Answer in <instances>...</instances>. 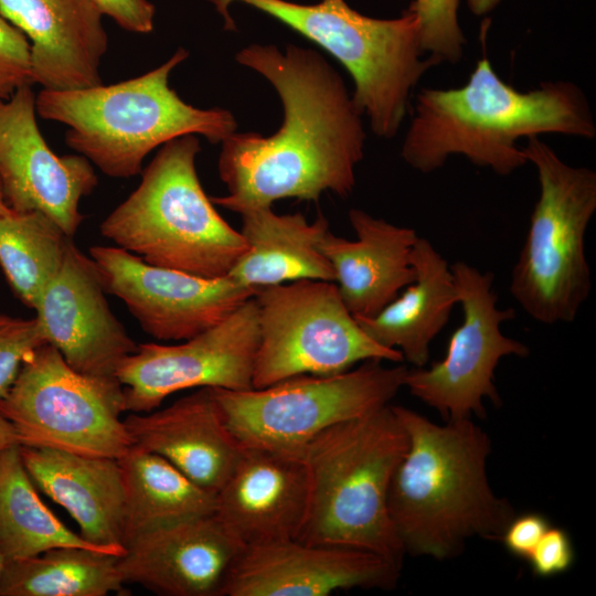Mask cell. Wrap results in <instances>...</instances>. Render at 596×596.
I'll return each mask as SVG.
<instances>
[{"label": "cell", "instance_id": "obj_1", "mask_svg": "<svg viewBox=\"0 0 596 596\" xmlns=\"http://www.w3.org/2000/svg\"><path fill=\"white\" fill-rule=\"evenodd\" d=\"M276 89L284 120L270 136L233 132L222 142L217 170L228 193L211 198L232 212L272 206L294 198H341L355 185L364 156L362 111L340 74L312 49L252 44L235 56Z\"/></svg>", "mask_w": 596, "mask_h": 596}, {"label": "cell", "instance_id": "obj_2", "mask_svg": "<svg viewBox=\"0 0 596 596\" xmlns=\"http://www.w3.org/2000/svg\"><path fill=\"white\" fill-rule=\"evenodd\" d=\"M544 134L594 139L589 102L572 82H544L521 92L502 81L487 55L457 88H423L401 156L429 173L459 155L472 164L509 175L528 163L518 140Z\"/></svg>", "mask_w": 596, "mask_h": 596}, {"label": "cell", "instance_id": "obj_3", "mask_svg": "<svg viewBox=\"0 0 596 596\" xmlns=\"http://www.w3.org/2000/svg\"><path fill=\"white\" fill-rule=\"evenodd\" d=\"M408 446L387 494L389 515L405 554L458 556L469 539H501L514 517L487 476L488 434L471 418L433 423L392 406Z\"/></svg>", "mask_w": 596, "mask_h": 596}, {"label": "cell", "instance_id": "obj_4", "mask_svg": "<svg viewBox=\"0 0 596 596\" xmlns=\"http://www.w3.org/2000/svg\"><path fill=\"white\" fill-rule=\"evenodd\" d=\"M189 56L180 47L160 66L115 84L36 95V114L65 125V142L104 174L127 179L142 172L157 147L184 135L221 143L236 131L233 114L185 103L169 86L171 72Z\"/></svg>", "mask_w": 596, "mask_h": 596}, {"label": "cell", "instance_id": "obj_5", "mask_svg": "<svg viewBox=\"0 0 596 596\" xmlns=\"http://www.w3.org/2000/svg\"><path fill=\"white\" fill-rule=\"evenodd\" d=\"M407 446L390 404L312 438L302 450L309 501L297 540L371 551L402 567L405 551L389 515L387 494Z\"/></svg>", "mask_w": 596, "mask_h": 596}, {"label": "cell", "instance_id": "obj_6", "mask_svg": "<svg viewBox=\"0 0 596 596\" xmlns=\"http://www.w3.org/2000/svg\"><path fill=\"white\" fill-rule=\"evenodd\" d=\"M196 135L161 146L139 185L100 223V234L148 264L215 279L246 251L199 180Z\"/></svg>", "mask_w": 596, "mask_h": 596}, {"label": "cell", "instance_id": "obj_7", "mask_svg": "<svg viewBox=\"0 0 596 596\" xmlns=\"http://www.w3.org/2000/svg\"><path fill=\"white\" fill-rule=\"evenodd\" d=\"M209 1L223 17L226 30H236L228 7L238 1L269 14L331 54L352 77V97L380 138L396 136L414 88L429 68L440 64L432 56L422 58L421 20L409 8L395 19H375L344 0L307 6L286 0Z\"/></svg>", "mask_w": 596, "mask_h": 596}, {"label": "cell", "instance_id": "obj_8", "mask_svg": "<svg viewBox=\"0 0 596 596\" xmlns=\"http://www.w3.org/2000/svg\"><path fill=\"white\" fill-rule=\"evenodd\" d=\"M522 150L540 193L509 289L534 320L572 322L592 289L585 234L596 211V172L567 164L539 136Z\"/></svg>", "mask_w": 596, "mask_h": 596}, {"label": "cell", "instance_id": "obj_9", "mask_svg": "<svg viewBox=\"0 0 596 596\" xmlns=\"http://www.w3.org/2000/svg\"><path fill=\"white\" fill-rule=\"evenodd\" d=\"M407 371L369 360L342 373L297 375L263 389H212L226 427L243 448L302 455L324 429L389 405Z\"/></svg>", "mask_w": 596, "mask_h": 596}, {"label": "cell", "instance_id": "obj_10", "mask_svg": "<svg viewBox=\"0 0 596 596\" xmlns=\"http://www.w3.org/2000/svg\"><path fill=\"white\" fill-rule=\"evenodd\" d=\"M0 411L20 446L116 459L132 446L119 381L73 370L49 343L24 359Z\"/></svg>", "mask_w": 596, "mask_h": 596}, {"label": "cell", "instance_id": "obj_11", "mask_svg": "<svg viewBox=\"0 0 596 596\" xmlns=\"http://www.w3.org/2000/svg\"><path fill=\"white\" fill-rule=\"evenodd\" d=\"M258 343L252 386L304 375H332L369 360L402 362L372 340L343 304L334 281L300 279L259 287Z\"/></svg>", "mask_w": 596, "mask_h": 596}, {"label": "cell", "instance_id": "obj_12", "mask_svg": "<svg viewBox=\"0 0 596 596\" xmlns=\"http://www.w3.org/2000/svg\"><path fill=\"white\" fill-rule=\"evenodd\" d=\"M464 320L453 332L446 355L428 369L408 370L404 386L435 408L446 421L485 417L483 398L496 405L501 398L494 371L503 356H528L529 348L504 336L500 324L515 317L513 308H498L493 273L465 263L450 265Z\"/></svg>", "mask_w": 596, "mask_h": 596}, {"label": "cell", "instance_id": "obj_13", "mask_svg": "<svg viewBox=\"0 0 596 596\" xmlns=\"http://www.w3.org/2000/svg\"><path fill=\"white\" fill-rule=\"evenodd\" d=\"M258 343V306L249 298L225 319L177 344L138 343L116 377L124 387L125 409L147 413L187 389H253Z\"/></svg>", "mask_w": 596, "mask_h": 596}, {"label": "cell", "instance_id": "obj_14", "mask_svg": "<svg viewBox=\"0 0 596 596\" xmlns=\"http://www.w3.org/2000/svg\"><path fill=\"white\" fill-rule=\"evenodd\" d=\"M88 255L106 292L159 341H183L207 330L257 290L230 276L209 279L155 266L116 245L91 246Z\"/></svg>", "mask_w": 596, "mask_h": 596}, {"label": "cell", "instance_id": "obj_15", "mask_svg": "<svg viewBox=\"0 0 596 596\" xmlns=\"http://www.w3.org/2000/svg\"><path fill=\"white\" fill-rule=\"evenodd\" d=\"M35 100L32 85L0 100V184L12 211L42 212L73 238L84 220L79 202L98 178L85 157L52 151L38 126Z\"/></svg>", "mask_w": 596, "mask_h": 596}, {"label": "cell", "instance_id": "obj_16", "mask_svg": "<svg viewBox=\"0 0 596 596\" xmlns=\"http://www.w3.org/2000/svg\"><path fill=\"white\" fill-rule=\"evenodd\" d=\"M400 570L371 551L289 539L244 546L221 596H327L351 588L392 589Z\"/></svg>", "mask_w": 596, "mask_h": 596}, {"label": "cell", "instance_id": "obj_17", "mask_svg": "<svg viewBox=\"0 0 596 596\" xmlns=\"http://www.w3.org/2000/svg\"><path fill=\"white\" fill-rule=\"evenodd\" d=\"M98 269L72 242L63 266L43 291L34 311L45 343L75 371L117 379L138 343L111 311Z\"/></svg>", "mask_w": 596, "mask_h": 596}, {"label": "cell", "instance_id": "obj_18", "mask_svg": "<svg viewBox=\"0 0 596 596\" xmlns=\"http://www.w3.org/2000/svg\"><path fill=\"white\" fill-rule=\"evenodd\" d=\"M244 545L215 513L140 533L125 545L118 571L125 584L161 596H221Z\"/></svg>", "mask_w": 596, "mask_h": 596}, {"label": "cell", "instance_id": "obj_19", "mask_svg": "<svg viewBox=\"0 0 596 596\" xmlns=\"http://www.w3.org/2000/svg\"><path fill=\"white\" fill-rule=\"evenodd\" d=\"M215 500V515L244 546L297 539L309 501L302 455L244 448Z\"/></svg>", "mask_w": 596, "mask_h": 596}, {"label": "cell", "instance_id": "obj_20", "mask_svg": "<svg viewBox=\"0 0 596 596\" xmlns=\"http://www.w3.org/2000/svg\"><path fill=\"white\" fill-rule=\"evenodd\" d=\"M0 13L30 43L33 84L50 91L102 84L108 38L92 0H0Z\"/></svg>", "mask_w": 596, "mask_h": 596}, {"label": "cell", "instance_id": "obj_21", "mask_svg": "<svg viewBox=\"0 0 596 596\" xmlns=\"http://www.w3.org/2000/svg\"><path fill=\"white\" fill-rule=\"evenodd\" d=\"M132 446L157 454L201 488L216 494L244 448L226 427L212 387L171 405L124 419Z\"/></svg>", "mask_w": 596, "mask_h": 596}, {"label": "cell", "instance_id": "obj_22", "mask_svg": "<svg viewBox=\"0 0 596 596\" xmlns=\"http://www.w3.org/2000/svg\"><path fill=\"white\" fill-rule=\"evenodd\" d=\"M34 485L76 521L89 544L125 552V488L118 459L20 446Z\"/></svg>", "mask_w": 596, "mask_h": 596}, {"label": "cell", "instance_id": "obj_23", "mask_svg": "<svg viewBox=\"0 0 596 596\" xmlns=\"http://www.w3.org/2000/svg\"><path fill=\"white\" fill-rule=\"evenodd\" d=\"M356 240L329 231L319 248L334 272L340 297L353 317H373L415 279L411 252L414 228L394 225L360 209L349 211Z\"/></svg>", "mask_w": 596, "mask_h": 596}, {"label": "cell", "instance_id": "obj_24", "mask_svg": "<svg viewBox=\"0 0 596 596\" xmlns=\"http://www.w3.org/2000/svg\"><path fill=\"white\" fill-rule=\"evenodd\" d=\"M415 279L405 291L373 317H354L376 343L398 350L415 368L425 366L429 345L447 324L458 304L454 275L448 262L424 237L411 252Z\"/></svg>", "mask_w": 596, "mask_h": 596}, {"label": "cell", "instance_id": "obj_25", "mask_svg": "<svg viewBox=\"0 0 596 596\" xmlns=\"http://www.w3.org/2000/svg\"><path fill=\"white\" fill-rule=\"evenodd\" d=\"M240 214V232L247 248L227 276L252 288L300 279L334 281L332 266L319 248L329 231L328 220L321 213L311 223L300 212L277 214L272 206Z\"/></svg>", "mask_w": 596, "mask_h": 596}, {"label": "cell", "instance_id": "obj_26", "mask_svg": "<svg viewBox=\"0 0 596 596\" xmlns=\"http://www.w3.org/2000/svg\"><path fill=\"white\" fill-rule=\"evenodd\" d=\"M118 462L125 488V545L158 526L215 512V494L163 457L131 446Z\"/></svg>", "mask_w": 596, "mask_h": 596}, {"label": "cell", "instance_id": "obj_27", "mask_svg": "<svg viewBox=\"0 0 596 596\" xmlns=\"http://www.w3.org/2000/svg\"><path fill=\"white\" fill-rule=\"evenodd\" d=\"M120 555L78 546L4 560L0 596H106L123 594Z\"/></svg>", "mask_w": 596, "mask_h": 596}, {"label": "cell", "instance_id": "obj_28", "mask_svg": "<svg viewBox=\"0 0 596 596\" xmlns=\"http://www.w3.org/2000/svg\"><path fill=\"white\" fill-rule=\"evenodd\" d=\"M60 546L104 551L65 526L42 502L23 465L20 445L2 450L0 453V552L3 558L31 557Z\"/></svg>", "mask_w": 596, "mask_h": 596}, {"label": "cell", "instance_id": "obj_29", "mask_svg": "<svg viewBox=\"0 0 596 596\" xmlns=\"http://www.w3.org/2000/svg\"><path fill=\"white\" fill-rule=\"evenodd\" d=\"M72 242L42 212L12 211L0 215V268L28 308L35 309L43 291L61 270Z\"/></svg>", "mask_w": 596, "mask_h": 596}, {"label": "cell", "instance_id": "obj_30", "mask_svg": "<svg viewBox=\"0 0 596 596\" xmlns=\"http://www.w3.org/2000/svg\"><path fill=\"white\" fill-rule=\"evenodd\" d=\"M459 0H413L422 25V49L441 62L457 63L464 54L466 38L458 22Z\"/></svg>", "mask_w": 596, "mask_h": 596}, {"label": "cell", "instance_id": "obj_31", "mask_svg": "<svg viewBox=\"0 0 596 596\" xmlns=\"http://www.w3.org/2000/svg\"><path fill=\"white\" fill-rule=\"evenodd\" d=\"M43 343L35 318L0 313V400L9 392L24 359Z\"/></svg>", "mask_w": 596, "mask_h": 596}, {"label": "cell", "instance_id": "obj_32", "mask_svg": "<svg viewBox=\"0 0 596 596\" xmlns=\"http://www.w3.org/2000/svg\"><path fill=\"white\" fill-rule=\"evenodd\" d=\"M33 85L30 43L26 36L0 13V100L18 88Z\"/></svg>", "mask_w": 596, "mask_h": 596}, {"label": "cell", "instance_id": "obj_33", "mask_svg": "<svg viewBox=\"0 0 596 596\" xmlns=\"http://www.w3.org/2000/svg\"><path fill=\"white\" fill-rule=\"evenodd\" d=\"M528 560L539 577H552L567 572L575 560L568 533L561 528L550 526Z\"/></svg>", "mask_w": 596, "mask_h": 596}, {"label": "cell", "instance_id": "obj_34", "mask_svg": "<svg viewBox=\"0 0 596 596\" xmlns=\"http://www.w3.org/2000/svg\"><path fill=\"white\" fill-rule=\"evenodd\" d=\"M550 526L549 520L543 514L528 512L513 517L504 529L501 540L512 555L528 560Z\"/></svg>", "mask_w": 596, "mask_h": 596}, {"label": "cell", "instance_id": "obj_35", "mask_svg": "<svg viewBox=\"0 0 596 596\" xmlns=\"http://www.w3.org/2000/svg\"><path fill=\"white\" fill-rule=\"evenodd\" d=\"M103 15L124 30L146 34L153 29L155 6L148 0H92Z\"/></svg>", "mask_w": 596, "mask_h": 596}, {"label": "cell", "instance_id": "obj_36", "mask_svg": "<svg viewBox=\"0 0 596 596\" xmlns=\"http://www.w3.org/2000/svg\"><path fill=\"white\" fill-rule=\"evenodd\" d=\"M13 445H19L15 430L0 411V453Z\"/></svg>", "mask_w": 596, "mask_h": 596}, {"label": "cell", "instance_id": "obj_37", "mask_svg": "<svg viewBox=\"0 0 596 596\" xmlns=\"http://www.w3.org/2000/svg\"><path fill=\"white\" fill-rule=\"evenodd\" d=\"M11 212H12V210L9 207V205L6 202V199H4V195H3V192H2V188H1V184H0V215H7V214H9Z\"/></svg>", "mask_w": 596, "mask_h": 596}, {"label": "cell", "instance_id": "obj_38", "mask_svg": "<svg viewBox=\"0 0 596 596\" xmlns=\"http://www.w3.org/2000/svg\"><path fill=\"white\" fill-rule=\"evenodd\" d=\"M3 564H4V558L0 552V578H1V573H2V570H3Z\"/></svg>", "mask_w": 596, "mask_h": 596}]
</instances>
